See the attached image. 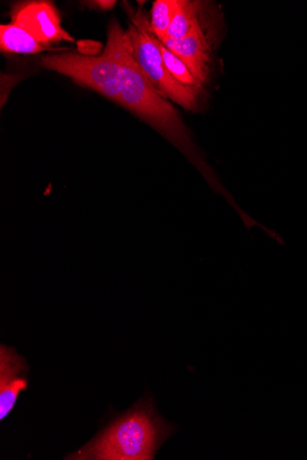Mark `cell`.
<instances>
[{
	"label": "cell",
	"instance_id": "3",
	"mask_svg": "<svg viewBox=\"0 0 307 460\" xmlns=\"http://www.w3.org/2000/svg\"><path fill=\"white\" fill-rule=\"evenodd\" d=\"M131 52L153 88L165 99L179 104L187 111H195L201 92L188 88L168 72L156 36L149 23L137 18L135 24L126 30Z\"/></svg>",
	"mask_w": 307,
	"mask_h": 460
},
{
	"label": "cell",
	"instance_id": "4",
	"mask_svg": "<svg viewBox=\"0 0 307 460\" xmlns=\"http://www.w3.org/2000/svg\"><path fill=\"white\" fill-rule=\"evenodd\" d=\"M43 67L71 78L78 85L89 88L120 104L119 66L106 48L100 57L66 52L42 57Z\"/></svg>",
	"mask_w": 307,
	"mask_h": 460
},
{
	"label": "cell",
	"instance_id": "6",
	"mask_svg": "<svg viewBox=\"0 0 307 460\" xmlns=\"http://www.w3.org/2000/svg\"><path fill=\"white\" fill-rule=\"evenodd\" d=\"M161 43L176 55L203 86L207 82L211 66V46L204 24L198 26L184 39L167 38Z\"/></svg>",
	"mask_w": 307,
	"mask_h": 460
},
{
	"label": "cell",
	"instance_id": "9",
	"mask_svg": "<svg viewBox=\"0 0 307 460\" xmlns=\"http://www.w3.org/2000/svg\"><path fill=\"white\" fill-rule=\"evenodd\" d=\"M203 4L193 0H179V7L167 31V38L184 39L202 25Z\"/></svg>",
	"mask_w": 307,
	"mask_h": 460
},
{
	"label": "cell",
	"instance_id": "7",
	"mask_svg": "<svg viewBox=\"0 0 307 460\" xmlns=\"http://www.w3.org/2000/svg\"><path fill=\"white\" fill-rule=\"evenodd\" d=\"M29 366L14 349H0V420H5L14 408L22 391L28 388Z\"/></svg>",
	"mask_w": 307,
	"mask_h": 460
},
{
	"label": "cell",
	"instance_id": "5",
	"mask_svg": "<svg viewBox=\"0 0 307 460\" xmlns=\"http://www.w3.org/2000/svg\"><path fill=\"white\" fill-rule=\"evenodd\" d=\"M12 22L29 32L42 47L59 44L61 41H75L62 27L56 6L46 0L17 4L12 11Z\"/></svg>",
	"mask_w": 307,
	"mask_h": 460
},
{
	"label": "cell",
	"instance_id": "10",
	"mask_svg": "<svg viewBox=\"0 0 307 460\" xmlns=\"http://www.w3.org/2000/svg\"><path fill=\"white\" fill-rule=\"evenodd\" d=\"M179 7V0H157L151 10L149 29L160 40L167 38V31Z\"/></svg>",
	"mask_w": 307,
	"mask_h": 460
},
{
	"label": "cell",
	"instance_id": "11",
	"mask_svg": "<svg viewBox=\"0 0 307 460\" xmlns=\"http://www.w3.org/2000/svg\"><path fill=\"white\" fill-rule=\"evenodd\" d=\"M157 40L164 63L171 75L182 83L183 85L202 92L203 86L194 77L188 66L176 55L167 49L158 38Z\"/></svg>",
	"mask_w": 307,
	"mask_h": 460
},
{
	"label": "cell",
	"instance_id": "1",
	"mask_svg": "<svg viewBox=\"0 0 307 460\" xmlns=\"http://www.w3.org/2000/svg\"><path fill=\"white\" fill-rule=\"evenodd\" d=\"M106 48L112 51L119 66L120 105L192 153L186 128L177 111L153 88L131 52L126 31L116 21L110 24Z\"/></svg>",
	"mask_w": 307,
	"mask_h": 460
},
{
	"label": "cell",
	"instance_id": "12",
	"mask_svg": "<svg viewBox=\"0 0 307 460\" xmlns=\"http://www.w3.org/2000/svg\"><path fill=\"white\" fill-rule=\"evenodd\" d=\"M91 4H93L95 6H97L99 9L103 11H110L113 9V7L116 4V2H113V0H111V2H109V0H100V2H94Z\"/></svg>",
	"mask_w": 307,
	"mask_h": 460
},
{
	"label": "cell",
	"instance_id": "2",
	"mask_svg": "<svg viewBox=\"0 0 307 460\" xmlns=\"http://www.w3.org/2000/svg\"><path fill=\"white\" fill-rule=\"evenodd\" d=\"M175 431L147 398L67 459L152 460Z\"/></svg>",
	"mask_w": 307,
	"mask_h": 460
},
{
	"label": "cell",
	"instance_id": "8",
	"mask_svg": "<svg viewBox=\"0 0 307 460\" xmlns=\"http://www.w3.org/2000/svg\"><path fill=\"white\" fill-rule=\"evenodd\" d=\"M0 49L5 53L34 55L48 50L26 31L15 25L0 26Z\"/></svg>",
	"mask_w": 307,
	"mask_h": 460
}]
</instances>
